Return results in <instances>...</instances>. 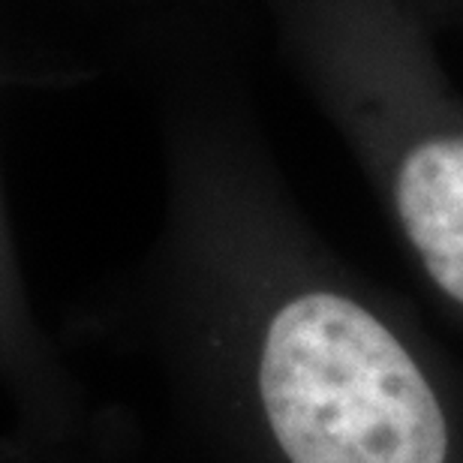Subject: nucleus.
Listing matches in <instances>:
<instances>
[{"label": "nucleus", "instance_id": "nucleus-1", "mask_svg": "<svg viewBox=\"0 0 463 463\" xmlns=\"http://www.w3.org/2000/svg\"><path fill=\"white\" fill-rule=\"evenodd\" d=\"M160 220L103 307L187 463H463V370L317 229L247 99L160 106Z\"/></svg>", "mask_w": 463, "mask_h": 463}, {"label": "nucleus", "instance_id": "nucleus-2", "mask_svg": "<svg viewBox=\"0 0 463 463\" xmlns=\"http://www.w3.org/2000/svg\"><path fill=\"white\" fill-rule=\"evenodd\" d=\"M286 63L463 328V94L419 0H265Z\"/></svg>", "mask_w": 463, "mask_h": 463}, {"label": "nucleus", "instance_id": "nucleus-3", "mask_svg": "<svg viewBox=\"0 0 463 463\" xmlns=\"http://www.w3.org/2000/svg\"><path fill=\"white\" fill-rule=\"evenodd\" d=\"M0 403L4 463H52L88 430L94 401L67 352L43 326L0 165Z\"/></svg>", "mask_w": 463, "mask_h": 463}, {"label": "nucleus", "instance_id": "nucleus-4", "mask_svg": "<svg viewBox=\"0 0 463 463\" xmlns=\"http://www.w3.org/2000/svg\"><path fill=\"white\" fill-rule=\"evenodd\" d=\"M433 18V24H449L463 31V0H419Z\"/></svg>", "mask_w": 463, "mask_h": 463}]
</instances>
